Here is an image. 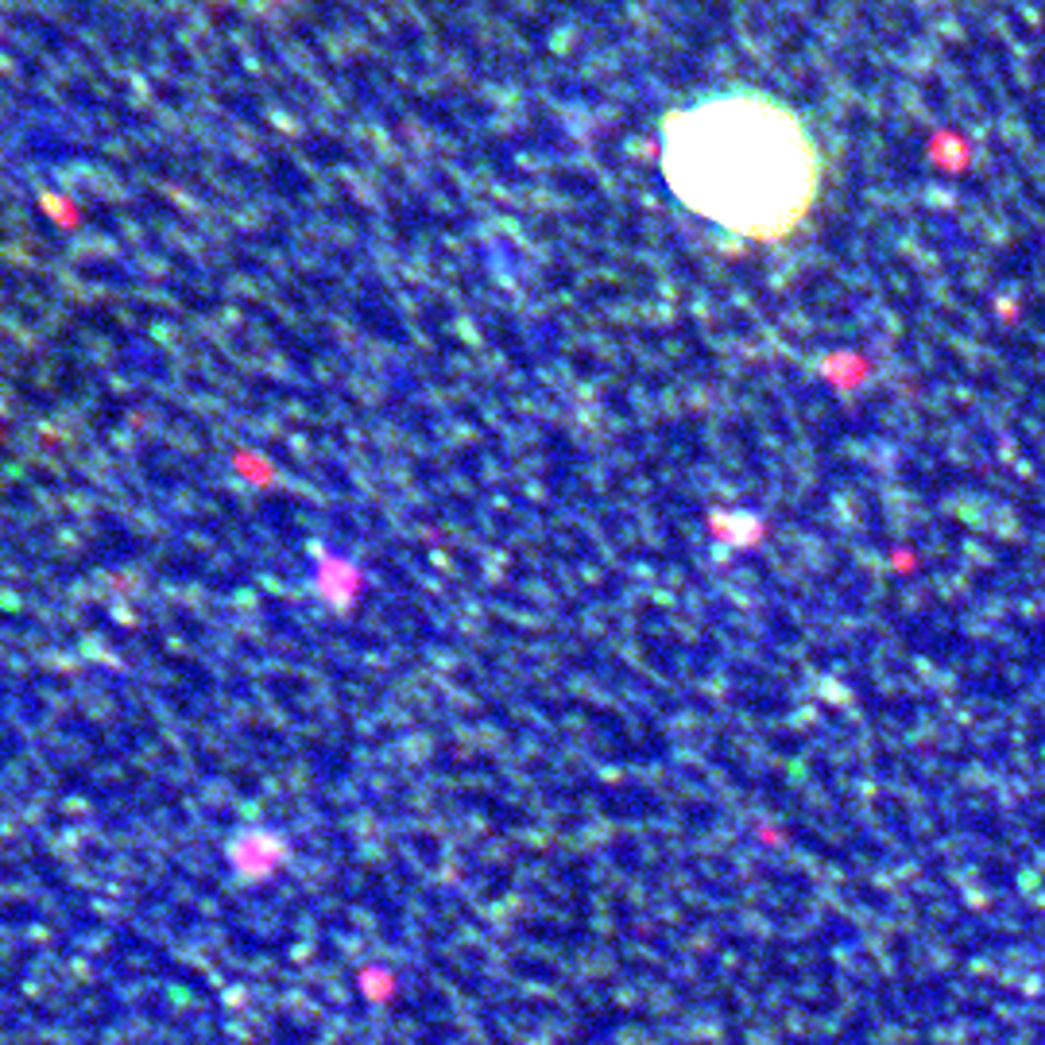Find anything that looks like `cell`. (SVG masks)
<instances>
[{"instance_id": "cell-1", "label": "cell", "mask_w": 1045, "mask_h": 1045, "mask_svg": "<svg viewBox=\"0 0 1045 1045\" xmlns=\"http://www.w3.org/2000/svg\"><path fill=\"white\" fill-rule=\"evenodd\" d=\"M662 179L689 213L740 240H783L821 194V147L798 109L752 86L674 105L659 121Z\"/></svg>"}]
</instances>
